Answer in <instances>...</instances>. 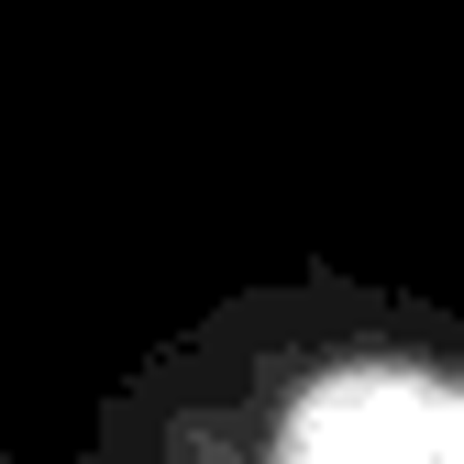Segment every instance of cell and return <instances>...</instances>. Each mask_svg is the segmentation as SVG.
Returning a JSON list of instances; mask_svg holds the SVG:
<instances>
[{
  "instance_id": "obj_1",
  "label": "cell",
  "mask_w": 464,
  "mask_h": 464,
  "mask_svg": "<svg viewBox=\"0 0 464 464\" xmlns=\"http://www.w3.org/2000/svg\"><path fill=\"white\" fill-rule=\"evenodd\" d=\"M276 464H464V387L410 365H354L287 410Z\"/></svg>"
}]
</instances>
